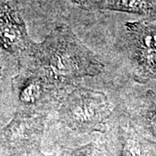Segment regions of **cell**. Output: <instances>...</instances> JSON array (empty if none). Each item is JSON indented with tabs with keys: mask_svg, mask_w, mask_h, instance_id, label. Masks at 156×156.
I'll return each instance as SVG.
<instances>
[{
	"mask_svg": "<svg viewBox=\"0 0 156 156\" xmlns=\"http://www.w3.org/2000/svg\"><path fill=\"white\" fill-rule=\"evenodd\" d=\"M134 121L149 134L156 138V95L147 91L134 112Z\"/></svg>",
	"mask_w": 156,
	"mask_h": 156,
	"instance_id": "obj_7",
	"label": "cell"
},
{
	"mask_svg": "<svg viewBox=\"0 0 156 156\" xmlns=\"http://www.w3.org/2000/svg\"><path fill=\"white\" fill-rule=\"evenodd\" d=\"M81 9L123 12L156 22V0H89Z\"/></svg>",
	"mask_w": 156,
	"mask_h": 156,
	"instance_id": "obj_6",
	"label": "cell"
},
{
	"mask_svg": "<svg viewBox=\"0 0 156 156\" xmlns=\"http://www.w3.org/2000/svg\"><path fill=\"white\" fill-rule=\"evenodd\" d=\"M34 42L28 34L17 0H0V47L13 55L30 53Z\"/></svg>",
	"mask_w": 156,
	"mask_h": 156,
	"instance_id": "obj_5",
	"label": "cell"
},
{
	"mask_svg": "<svg viewBox=\"0 0 156 156\" xmlns=\"http://www.w3.org/2000/svg\"><path fill=\"white\" fill-rule=\"evenodd\" d=\"M57 112L59 120L75 132H104L112 105L103 92L78 86L62 97Z\"/></svg>",
	"mask_w": 156,
	"mask_h": 156,
	"instance_id": "obj_2",
	"label": "cell"
},
{
	"mask_svg": "<svg viewBox=\"0 0 156 156\" xmlns=\"http://www.w3.org/2000/svg\"><path fill=\"white\" fill-rule=\"evenodd\" d=\"M32 63L64 91L80 79L100 75L105 65L100 56L78 38L70 26L57 24L29 53Z\"/></svg>",
	"mask_w": 156,
	"mask_h": 156,
	"instance_id": "obj_1",
	"label": "cell"
},
{
	"mask_svg": "<svg viewBox=\"0 0 156 156\" xmlns=\"http://www.w3.org/2000/svg\"><path fill=\"white\" fill-rule=\"evenodd\" d=\"M123 42L134 81L146 83L156 79V22H127Z\"/></svg>",
	"mask_w": 156,
	"mask_h": 156,
	"instance_id": "obj_4",
	"label": "cell"
},
{
	"mask_svg": "<svg viewBox=\"0 0 156 156\" xmlns=\"http://www.w3.org/2000/svg\"><path fill=\"white\" fill-rule=\"evenodd\" d=\"M70 1L72 2L74 5H78L81 8V7L83 5H85L89 0H70Z\"/></svg>",
	"mask_w": 156,
	"mask_h": 156,
	"instance_id": "obj_8",
	"label": "cell"
},
{
	"mask_svg": "<svg viewBox=\"0 0 156 156\" xmlns=\"http://www.w3.org/2000/svg\"><path fill=\"white\" fill-rule=\"evenodd\" d=\"M12 83L18 114L48 116L52 109L58 107L62 91L32 62Z\"/></svg>",
	"mask_w": 156,
	"mask_h": 156,
	"instance_id": "obj_3",
	"label": "cell"
}]
</instances>
